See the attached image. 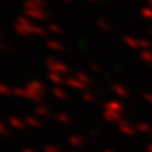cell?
Here are the masks:
<instances>
[{
	"mask_svg": "<svg viewBox=\"0 0 152 152\" xmlns=\"http://www.w3.org/2000/svg\"><path fill=\"white\" fill-rule=\"evenodd\" d=\"M16 30L21 34H28V33H41V28L34 26L33 23L27 20L26 17H20L16 23Z\"/></svg>",
	"mask_w": 152,
	"mask_h": 152,
	"instance_id": "1",
	"label": "cell"
},
{
	"mask_svg": "<svg viewBox=\"0 0 152 152\" xmlns=\"http://www.w3.org/2000/svg\"><path fill=\"white\" fill-rule=\"evenodd\" d=\"M24 13L31 20H45L48 16L45 9H30V10H24Z\"/></svg>",
	"mask_w": 152,
	"mask_h": 152,
	"instance_id": "2",
	"label": "cell"
},
{
	"mask_svg": "<svg viewBox=\"0 0 152 152\" xmlns=\"http://www.w3.org/2000/svg\"><path fill=\"white\" fill-rule=\"evenodd\" d=\"M23 7H24V10H30V9H45L47 7V1L45 0H26Z\"/></svg>",
	"mask_w": 152,
	"mask_h": 152,
	"instance_id": "3",
	"label": "cell"
},
{
	"mask_svg": "<svg viewBox=\"0 0 152 152\" xmlns=\"http://www.w3.org/2000/svg\"><path fill=\"white\" fill-rule=\"evenodd\" d=\"M141 16L144 18H147V20H152V7L149 4L145 6V7H142L141 9Z\"/></svg>",
	"mask_w": 152,
	"mask_h": 152,
	"instance_id": "4",
	"label": "cell"
},
{
	"mask_svg": "<svg viewBox=\"0 0 152 152\" xmlns=\"http://www.w3.org/2000/svg\"><path fill=\"white\" fill-rule=\"evenodd\" d=\"M59 1H62V3H68V1H71V0H59Z\"/></svg>",
	"mask_w": 152,
	"mask_h": 152,
	"instance_id": "5",
	"label": "cell"
},
{
	"mask_svg": "<svg viewBox=\"0 0 152 152\" xmlns=\"http://www.w3.org/2000/svg\"><path fill=\"white\" fill-rule=\"evenodd\" d=\"M148 4H149V6H151V7H152V0H151V1H149V3H148Z\"/></svg>",
	"mask_w": 152,
	"mask_h": 152,
	"instance_id": "6",
	"label": "cell"
},
{
	"mask_svg": "<svg viewBox=\"0 0 152 152\" xmlns=\"http://www.w3.org/2000/svg\"><path fill=\"white\" fill-rule=\"evenodd\" d=\"M144 1H148V3H149V1H151V0H144Z\"/></svg>",
	"mask_w": 152,
	"mask_h": 152,
	"instance_id": "7",
	"label": "cell"
},
{
	"mask_svg": "<svg viewBox=\"0 0 152 152\" xmlns=\"http://www.w3.org/2000/svg\"><path fill=\"white\" fill-rule=\"evenodd\" d=\"M89 1H97V0H89Z\"/></svg>",
	"mask_w": 152,
	"mask_h": 152,
	"instance_id": "8",
	"label": "cell"
}]
</instances>
